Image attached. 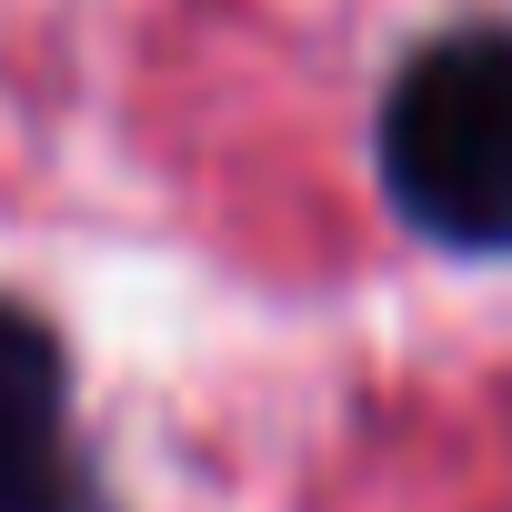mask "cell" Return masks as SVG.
Masks as SVG:
<instances>
[{
  "instance_id": "cell-2",
  "label": "cell",
  "mask_w": 512,
  "mask_h": 512,
  "mask_svg": "<svg viewBox=\"0 0 512 512\" xmlns=\"http://www.w3.org/2000/svg\"><path fill=\"white\" fill-rule=\"evenodd\" d=\"M61 432V342L21 302H0V452Z\"/></svg>"
},
{
  "instance_id": "cell-1",
  "label": "cell",
  "mask_w": 512,
  "mask_h": 512,
  "mask_svg": "<svg viewBox=\"0 0 512 512\" xmlns=\"http://www.w3.org/2000/svg\"><path fill=\"white\" fill-rule=\"evenodd\" d=\"M382 181L432 241L512 251V31H452L392 81Z\"/></svg>"
},
{
  "instance_id": "cell-3",
  "label": "cell",
  "mask_w": 512,
  "mask_h": 512,
  "mask_svg": "<svg viewBox=\"0 0 512 512\" xmlns=\"http://www.w3.org/2000/svg\"><path fill=\"white\" fill-rule=\"evenodd\" d=\"M0 512H111L91 472L61 462V442H11L0 452Z\"/></svg>"
}]
</instances>
